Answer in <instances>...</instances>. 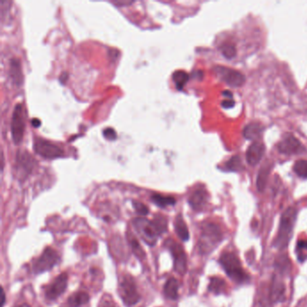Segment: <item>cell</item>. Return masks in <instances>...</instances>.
I'll return each mask as SVG.
<instances>
[{
    "label": "cell",
    "mask_w": 307,
    "mask_h": 307,
    "mask_svg": "<svg viewBox=\"0 0 307 307\" xmlns=\"http://www.w3.org/2000/svg\"><path fill=\"white\" fill-rule=\"evenodd\" d=\"M297 210L293 207H288L284 213H282L279 228H278L276 239L274 240V244H273L276 249H279V250L286 249V246L289 243L293 236V231H294V226L297 220Z\"/></svg>",
    "instance_id": "6da1fadb"
},
{
    "label": "cell",
    "mask_w": 307,
    "mask_h": 307,
    "mask_svg": "<svg viewBox=\"0 0 307 307\" xmlns=\"http://www.w3.org/2000/svg\"><path fill=\"white\" fill-rule=\"evenodd\" d=\"M223 239V234L218 225L205 224L201 229V235L198 239V249L201 254L207 255L217 248Z\"/></svg>",
    "instance_id": "7a4b0ae2"
},
{
    "label": "cell",
    "mask_w": 307,
    "mask_h": 307,
    "mask_svg": "<svg viewBox=\"0 0 307 307\" xmlns=\"http://www.w3.org/2000/svg\"><path fill=\"white\" fill-rule=\"evenodd\" d=\"M220 264L225 271L226 275L232 280L238 284H244L249 281L250 276L242 269L239 258L232 252H224L219 260Z\"/></svg>",
    "instance_id": "3957f363"
},
{
    "label": "cell",
    "mask_w": 307,
    "mask_h": 307,
    "mask_svg": "<svg viewBox=\"0 0 307 307\" xmlns=\"http://www.w3.org/2000/svg\"><path fill=\"white\" fill-rule=\"evenodd\" d=\"M119 295L127 307H133L140 301L141 295L137 289L136 280L130 275H125L120 282Z\"/></svg>",
    "instance_id": "277c9868"
},
{
    "label": "cell",
    "mask_w": 307,
    "mask_h": 307,
    "mask_svg": "<svg viewBox=\"0 0 307 307\" xmlns=\"http://www.w3.org/2000/svg\"><path fill=\"white\" fill-rule=\"evenodd\" d=\"M133 225L137 234L140 235V237L149 246H154L156 244L160 235L157 233L156 229L151 221L139 217L133 220Z\"/></svg>",
    "instance_id": "5b68a950"
},
{
    "label": "cell",
    "mask_w": 307,
    "mask_h": 307,
    "mask_svg": "<svg viewBox=\"0 0 307 307\" xmlns=\"http://www.w3.org/2000/svg\"><path fill=\"white\" fill-rule=\"evenodd\" d=\"M60 261V256L57 251L52 248L48 247L43 250L42 255L34 260L33 264V272L34 274H42L46 271H51Z\"/></svg>",
    "instance_id": "8992f818"
},
{
    "label": "cell",
    "mask_w": 307,
    "mask_h": 307,
    "mask_svg": "<svg viewBox=\"0 0 307 307\" xmlns=\"http://www.w3.org/2000/svg\"><path fill=\"white\" fill-rule=\"evenodd\" d=\"M164 246L171 253L174 260V270L179 275H185L188 270V260L182 246L172 239H167Z\"/></svg>",
    "instance_id": "52a82bcc"
},
{
    "label": "cell",
    "mask_w": 307,
    "mask_h": 307,
    "mask_svg": "<svg viewBox=\"0 0 307 307\" xmlns=\"http://www.w3.org/2000/svg\"><path fill=\"white\" fill-rule=\"evenodd\" d=\"M26 128L23 104H16L11 119V136L15 144H19L24 138Z\"/></svg>",
    "instance_id": "ba28073f"
},
{
    "label": "cell",
    "mask_w": 307,
    "mask_h": 307,
    "mask_svg": "<svg viewBox=\"0 0 307 307\" xmlns=\"http://www.w3.org/2000/svg\"><path fill=\"white\" fill-rule=\"evenodd\" d=\"M34 150L37 154L46 159H56L64 155V151L60 146L42 138H35Z\"/></svg>",
    "instance_id": "9c48e42d"
},
{
    "label": "cell",
    "mask_w": 307,
    "mask_h": 307,
    "mask_svg": "<svg viewBox=\"0 0 307 307\" xmlns=\"http://www.w3.org/2000/svg\"><path fill=\"white\" fill-rule=\"evenodd\" d=\"M68 276L66 272H63L46 287L45 297L49 301H54L61 297L68 286Z\"/></svg>",
    "instance_id": "30bf717a"
},
{
    "label": "cell",
    "mask_w": 307,
    "mask_h": 307,
    "mask_svg": "<svg viewBox=\"0 0 307 307\" xmlns=\"http://www.w3.org/2000/svg\"><path fill=\"white\" fill-rule=\"evenodd\" d=\"M214 71L225 83L228 84L231 87L239 88L245 83L246 78L244 75L235 69L218 66L214 68Z\"/></svg>",
    "instance_id": "8fae6325"
},
{
    "label": "cell",
    "mask_w": 307,
    "mask_h": 307,
    "mask_svg": "<svg viewBox=\"0 0 307 307\" xmlns=\"http://www.w3.org/2000/svg\"><path fill=\"white\" fill-rule=\"evenodd\" d=\"M35 166V160L29 152L26 151H19L16 154V172L23 178L26 177L33 171Z\"/></svg>",
    "instance_id": "7c38bea8"
},
{
    "label": "cell",
    "mask_w": 307,
    "mask_h": 307,
    "mask_svg": "<svg viewBox=\"0 0 307 307\" xmlns=\"http://www.w3.org/2000/svg\"><path fill=\"white\" fill-rule=\"evenodd\" d=\"M277 148L279 152L287 155L297 154L303 150L301 142L292 135H286L284 136L281 141L277 144Z\"/></svg>",
    "instance_id": "4fadbf2b"
},
{
    "label": "cell",
    "mask_w": 307,
    "mask_h": 307,
    "mask_svg": "<svg viewBox=\"0 0 307 307\" xmlns=\"http://www.w3.org/2000/svg\"><path fill=\"white\" fill-rule=\"evenodd\" d=\"M265 145L260 141L253 142L246 152V160L250 166H255L261 161L265 153Z\"/></svg>",
    "instance_id": "5bb4252c"
},
{
    "label": "cell",
    "mask_w": 307,
    "mask_h": 307,
    "mask_svg": "<svg viewBox=\"0 0 307 307\" xmlns=\"http://www.w3.org/2000/svg\"><path fill=\"white\" fill-rule=\"evenodd\" d=\"M208 201V194L204 189H198L188 199V203L195 211H201L205 208Z\"/></svg>",
    "instance_id": "9a60e30c"
},
{
    "label": "cell",
    "mask_w": 307,
    "mask_h": 307,
    "mask_svg": "<svg viewBox=\"0 0 307 307\" xmlns=\"http://www.w3.org/2000/svg\"><path fill=\"white\" fill-rule=\"evenodd\" d=\"M9 75L14 83L20 86L23 82V70L20 61L16 58L11 59L9 64Z\"/></svg>",
    "instance_id": "2e32d148"
},
{
    "label": "cell",
    "mask_w": 307,
    "mask_h": 307,
    "mask_svg": "<svg viewBox=\"0 0 307 307\" xmlns=\"http://www.w3.org/2000/svg\"><path fill=\"white\" fill-rule=\"evenodd\" d=\"M178 288H179V283L176 278L171 277L167 280L163 292L164 296L171 300H177L178 298Z\"/></svg>",
    "instance_id": "e0dca14e"
},
{
    "label": "cell",
    "mask_w": 307,
    "mask_h": 307,
    "mask_svg": "<svg viewBox=\"0 0 307 307\" xmlns=\"http://www.w3.org/2000/svg\"><path fill=\"white\" fill-rule=\"evenodd\" d=\"M174 226H175V231L177 233V236L179 237V239L183 241H188L189 239V232H188V226L185 223L181 213L177 214L174 222Z\"/></svg>",
    "instance_id": "ac0fdd59"
},
{
    "label": "cell",
    "mask_w": 307,
    "mask_h": 307,
    "mask_svg": "<svg viewBox=\"0 0 307 307\" xmlns=\"http://www.w3.org/2000/svg\"><path fill=\"white\" fill-rule=\"evenodd\" d=\"M285 291L286 288L281 281L274 279L271 287V299L273 302H282L285 300Z\"/></svg>",
    "instance_id": "d6986e66"
},
{
    "label": "cell",
    "mask_w": 307,
    "mask_h": 307,
    "mask_svg": "<svg viewBox=\"0 0 307 307\" xmlns=\"http://www.w3.org/2000/svg\"><path fill=\"white\" fill-rule=\"evenodd\" d=\"M89 302V295L87 292H77L68 297V305L69 307H81Z\"/></svg>",
    "instance_id": "ffe728a7"
},
{
    "label": "cell",
    "mask_w": 307,
    "mask_h": 307,
    "mask_svg": "<svg viewBox=\"0 0 307 307\" xmlns=\"http://www.w3.org/2000/svg\"><path fill=\"white\" fill-rule=\"evenodd\" d=\"M263 125L259 123H251L247 125L243 130V136L248 140H256L259 138L263 132Z\"/></svg>",
    "instance_id": "44dd1931"
},
{
    "label": "cell",
    "mask_w": 307,
    "mask_h": 307,
    "mask_svg": "<svg viewBox=\"0 0 307 307\" xmlns=\"http://www.w3.org/2000/svg\"><path fill=\"white\" fill-rule=\"evenodd\" d=\"M127 240L129 242L133 252L136 254V257L139 260H143L145 258V251L142 250L140 242L138 241V239H136V237H135L132 233L127 234Z\"/></svg>",
    "instance_id": "7402d4cb"
},
{
    "label": "cell",
    "mask_w": 307,
    "mask_h": 307,
    "mask_svg": "<svg viewBox=\"0 0 307 307\" xmlns=\"http://www.w3.org/2000/svg\"><path fill=\"white\" fill-rule=\"evenodd\" d=\"M151 201L161 208H165L170 205H174L176 204V199L173 197L162 196L161 194H154L151 196Z\"/></svg>",
    "instance_id": "603a6c76"
},
{
    "label": "cell",
    "mask_w": 307,
    "mask_h": 307,
    "mask_svg": "<svg viewBox=\"0 0 307 307\" xmlns=\"http://www.w3.org/2000/svg\"><path fill=\"white\" fill-rule=\"evenodd\" d=\"M226 289V284L224 279L217 277V276H213L210 278V283H209L208 290L212 292L214 295H220L223 294Z\"/></svg>",
    "instance_id": "cb8c5ba5"
},
{
    "label": "cell",
    "mask_w": 307,
    "mask_h": 307,
    "mask_svg": "<svg viewBox=\"0 0 307 307\" xmlns=\"http://www.w3.org/2000/svg\"><path fill=\"white\" fill-rule=\"evenodd\" d=\"M151 222H152V224L156 229L157 233L159 234L160 236L168 231V220L164 215L157 214Z\"/></svg>",
    "instance_id": "d4e9b609"
},
{
    "label": "cell",
    "mask_w": 307,
    "mask_h": 307,
    "mask_svg": "<svg viewBox=\"0 0 307 307\" xmlns=\"http://www.w3.org/2000/svg\"><path fill=\"white\" fill-rule=\"evenodd\" d=\"M189 75L186 71L183 70H177L172 75V80L175 83V86L177 89H182L184 86L188 81Z\"/></svg>",
    "instance_id": "484cf974"
},
{
    "label": "cell",
    "mask_w": 307,
    "mask_h": 307,
    "mask_svg": "<svg viewBox=\"0 0 307 307\" xmlns=\"http://www.w3.org/2000/svg\"><path fill=\"white\" fill-rule=\"evenodd\" d=\"M269 173H270V166L263 167L260 170L259 176H258V179H257V188H258L260 192L264 191V189H265L266 184H267V180H268V177H269Z\"/></svg>",
    "instance_id": "4316f807"
},
{
    "label": "cell",
    "mask_w": 307,
    "mask_h": 307,
    "mask_svg": "<svg viewBox=\"0 0 307 307\" xmlns=\"http://www.w3.org/2000/svg\"><path fill=\"white\" fill-rule=\"evenodd\" d=\"M225 168L230 171H239L242 169V162L239 156H234L231 158L229 162H226Z\"/></svg>",
    "instance_id": "83f0119b"
},
{
    "label": "cell",
    "mask_w": 307,
    "mask_h": 307,
    "mask_svg": "<svg viewBox=\"0 0 307 307\" xmlns=\"http://www.w3.org/2000/svg\"><path fill=\"white\" fill-rule=\"evenodd\" d=\"M294 171L299 177L307 178V161H298L296 162Z\"/></svg>",
    "instance_id": "f1b7e54d"
},
{
    "label": "cell",
    "mask_w": 307,
    "mask_h": 307,
    "mask_svg": "<svg viewBox=\"0 0 307 307\" xmlns=\"http://www.w3.org/2000/svg\"><path fill=\"white\" fill-rule=\"evenodd\" d=\"M221 51L224 57L227 59H233L236 56V48L234 44L231 43H225L224 45H222Z\"/></svg>",
    "instance_id": "f546056e"
},
{
    "label": "cell",
    "mask_w": 307,
    "mask_h": 307,
    "mask_svg": "<svg viewBox=\"0 0 307 307\" xmlns=\"http://www.w3.org/2000/svg\"><path fill=\"white\" fill-rule=\"evenodd\" d=\"M133 206H134V208L136 210V213H139L140 215L144 216V215H147V214L149 213V208H148V206L145 205L144 204L139 202V201L134 200V201H133Z\"/></svg>",
    "instance_id": "4dcf8cb0"
},
{
    "label": "cell",
    "mask_w": 307,
    "mask_h": 307,
    "mask_svg": "<svg viewBox=\"0 0 307 307\" xmlns=\"http://www.w3.org/2000/svg\"><path fill=\"white\" fill-rule=\"evenodd\" d=\"M103 136H104L105 139L109 140V141H114L116 139V132L113 128H105L103 132Z\"/></svg>",
    "instance_id": "1f68e13d"
},
{
    "label": "cell",
    "mask_w": 307,
    "mask_h": 307,
    "mask_svg": "<svg viewBox=\"0 0 307 307\" xmlns=\"http://www.w3.org/2000/svg\"><path fill=\"white\" fill-rule=\"evenodd\" d=\"M235 102L234 100H229V99H226L222 102V106L224 108H232L233 106H235Z\"/></svg>",
    "instance_id": "d6a6232c"
},
{
    "label": "cell",
    "mask_w": 307,
    "mask_h": 307,
    "mask_svg": "<svg viewBox=\"0 0 307 307\" xmlns=\"http://www.w3.org/2000/svg\"><path fill=\"white\" fill-rule=\"evenodd\" d=\"M297 249L299 250H306L307 249V240H300L297 242Z\"/></svg>",
    "instance_id": "836d02e7"
},
{
    "label": "cell",
    "mask_w": 307,
    "mask_h": 307,
    "mask_svg": "<svg viewBox=\"0 0 307 307\" xmlns=\"http://www.w3.org/2000/svg\"><path fill=\"white\" fill-rule=\"evenodd\" d=\"M113 4H115L116 5H131V4H133L134 2L133 1H115V2H112Z\"/></svg>",
    "instance_id": "e575fe53"
},
{
    "label": "cell",
    "mask_w": 307,
    "mask_h": 307,
    "mask_svg": "<svg viewBox=\"0 0 307 307\" xmlns=\"http://www.w3.org/2000/svg\"><path fill=\"white\" fill-rule=\"evenodd\" d=\"M1 300H2V302H1V305H0V307H4L5 304V291H4V288L3 287H1Z\"/></svg>",
    "instance_id": "d590c367"
},
{
    "label": "cell",
    "mask_w": 307,
    "mask_h": 307,
    "mask_svg": "<svg viewBox=\"0 0 307 307\" xmlns=\"http://www.w3.org/2000/svg\"><path fill=\"white\" fill-rule=\"evenodd\" d=\"M32 125L34 127H39L40 125H41V121L38 119V118H34V119H32Z\"/></svg>",
    "instance_id": "8d00e7d4"
},
{
    "label": "cell",
    "mask_w": 307,
    "mask_h": 307,
    "mask_svg": "<svg viewBox=\"0 0 307 307\" xmlns=\"http://www.w3.org/2000/svg\"><path fill=\"white\" fill-rule=\"evenodd\" d=\"M68 77V73L63 72V74L61 75V77H60V80H61V82H62V83H64V82L67 80Z\"/></svg>",
    "instance_id": "74e56055"
},
{
    "label": "cell",
    "mask_w": 307,
    "mask_h": 307,
    "mask_svg": "<svg viewBox=\"0 0 307 307\" xmlns=\"http://www.w3.org/2000/svg\"><path fill=\"white\" fill-rule=\"evenodd\" d=\"M100 307H116L115 305L113 304L112 302H110V301H106V302H104Z\"/></svg>",
    "instance_id": "f35d334b"
},
{
    "label": "cell",
    "mask_w": 307,
    "mask_h": 307,
    "mask_svg": "<svg viewBox=\"0 0 307 307\" xmlns=\"http://www.w3.org/2000/svg\"><path fill=\"white\" fill-rule=\"evenodd\" d=\"M223 96H224V97H226L227 99H233V94H232V92L229 91V90H225V91H224V92H223Z\"/></svg>",
    "instance_id": "ab89813d"
},
{
    "label": "cell",
    "mask_w": 307,
    "mask_h": 307,
    "mask_svg": "<svg viewBox=\"0 0 307 307\" xmlns=\"http://www.w3.org/2000/svg\"><path fill=\"white\" fill-rule=\"evenodd\" d=\"M31 307L29 305H27V304H22L20 306H18V307Z\"/></svg>",
    "instance_id": "60d3db41"
}]
</instances>
